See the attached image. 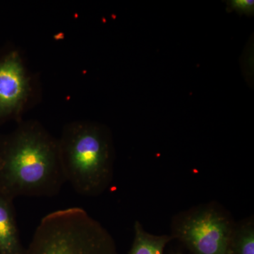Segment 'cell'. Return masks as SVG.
Returning a JSON list of instances; mask_svg holds the SVG:
<instances>
[{"instance_id": "7", "label": "cell", "mask_w": 254, "mask_h": 254, "mask_svg": "<svg viewBox=\"0 0 254 254\" xmlns=\"http://www.w3.org/2000/svg\"><path fill=\"white\" fill-rule=\"evenodd\" d=\"M169 235H156L145 231L139 222L134 224V238L128 254H163L172 240Z\"/></svg>"}, {"instance_id": "5", "label": "cell", "mask_w": 254, "mask_h": 254, "mask_svg": "<svg viewBox=\"0 0 254 254\" xmlns=\"http://www.w3.org/2000/svg\"><path fill=\"white\" fill-rule=\"evenodd\" d=\"M31 92V78L21 55L11 52L0 61V121L20 116Z\"/></svg>"}, {"instance_id": "2", "label": "cell", "mask_w": 254, "mask_h": 254, "mask_svg": "<svg viewBox=\"0 0 254 254\" xmlns=\"http://www.w3.org/2000/svg\"><path fill=\"white\" fill-rule=\"evenodd\" d=\"M58 147L65 181L78 194L98 196L108 188L113 180V152L103 128L86 122L68 124Z\"/></svg>"}, {"instance_id": "9", "label": "cell", "mask_w": 254, "mask_h": 254, "mask_svg": "<svg viewBox=\"0 0 254 254\" xmlns=\"http://www.w3.org/2000/svg\"><path fill=\"white\" fill-rule=\"evenodd\" d=\"M230 9L240 14H252L254 11V0H232L227 3Z\"/></svg>"}, {"instance_id": "8", "label": "cell", "mask_w": 254, "mask_h": 254, "mask_svg": "<svg viewBox=\"0 0 254 254\" xmlns=\"http://www.w3.org/2000/svg\"><path fill=\"white\" fill-rule=\"evenodd\" d=\"M226 254H254V219H247L235 225Z\"/></svg>"}, {"instance_id": "4", "label": "cell", "mask_w": 254, "mask_h": 254, "mask_svg": "<svg viewBox=\"0 0 254 254\" xmlns=\"http://www.w3.org/2000/svg\"><path fill=\"white\" fill-rule=\"evenodd\" d=\"M235 225L222 207L207 203L174 218L171 237L182 242L192 254H226Z\"/></svg>"}, {"instance_id": "1", "label": "cell", "mask_w": 254, "mask_h": 254, "mask_svg": "<svg viewBox=\"0 0 254 254\" xmlns=\"http://www.w3.org/2000/svg\"><path fill=\"white\" fill-rule=\"evenodd\" d=\"M58 139L41 124L21 123L0 137V190L13 199L53 197L65 183Z\"/></svg>"}, {"instance_id": "6", "label": "cell", "mask_w": 254, "mask_h": 254, "mask_svg": "<svg viewBox=\"0 0 254 254\" xmlns=\"http://www.w3.org/2000/svg\"><path fill=\"white\" fill-rule=\"evenodd\" d=\"M14 199L0 190V254H24Z\"/></svg>"}, {"instance_id": "3", "label": "cell", "mask_w": 254, "mask_h": 254, "mask_svg": "<svg viewBox=\"0 0 254 254\" xmlns=\"http://www.w3.org/2000/svg\"><path fill=\"white\" fill-rule=\"evenodd\" d=\"M24 254H119L113 237L86 210L69 208L42 219Z\"/></svg>"}]
</instances>
